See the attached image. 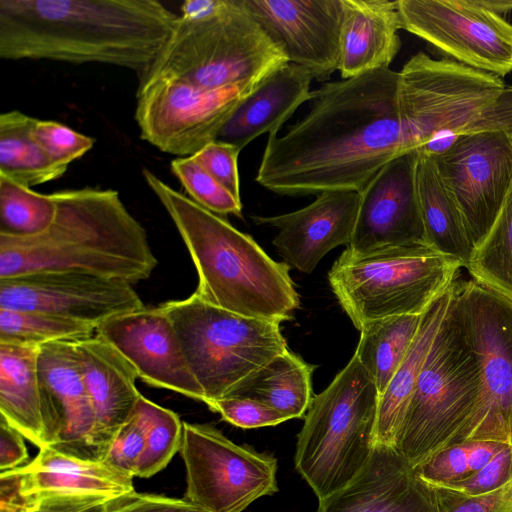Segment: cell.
Segmentation results:
<instances>
[{"label": "cell", "mask_w": 512, "mask_h": 512, "mask_svg": "<svg viewBox=\"0 0 512 512\" xmlns=\"http://www.w3.org/2000/svg\"><path fill=\"white\" fill-rule=\"evenodd\" d=\"M309 112L281 137L269 135L256 181L280 195L361 192L406 153L399 72L390 68L327 82Z\"/></svg>", "instance_id": "obj_1"}, {"label": "cell", "mask_w": 512, "mask_h": 512, "mask_svg": "<svg viewBox=\"0 0 512 512\" xmlns=\"http://www.w3.org/2000/svg\"><path fill=\"white\" fill-rule=\"evenodd\" d=\"M178 14L157 0H0V58L143 72Z\"/></svg>", "instance_id": "obj_2"}, {"label": "cell", "mask_w": 512, "mask_h": 512, "mask_svg": "<svg viewBox=\"0 0 512 512\" xmlns=\"http://www.w3.org/2000/svg\"><path fill=\"white\" fill-rule=\"evenodd\" d=\"M51 225L28 238L0 235V279L45 271L78 272L134 285L158 264L144 227L113 189L53 192Z\"/></svg>", "instance_id": "obj_3"}, {"label": "cell", "mask_w": 512, "mask_h": 512, "mask_svg": "<svg viewBox=\"0 0 512 512\" xmlns=\"http://www.w3.org/2000/svg\"><path fill=\"white\" fill-rule=\"evenodd\" d=\"M143 177L176 226L198 274L195 294L229 312L281 323L300 300L290 266L273 260L248 234L175 190L152 171Z\"/></svg>", "instance_id": "obj_4"}, {"label": "cell", "mask_w": 512, "mask_h": 512, "mask_svg": "<svg viewBox=\"0 0 512 512\" xmlns=\"http://www.w3.org/2000/svg\"><path fill=\"white\" fill-rule=\"evenodd\" d=\"M289 63L241 0H187L139 85L158 79L205 89L259 85Z\"/></svg>", "instance_id": "obj_5"}, {"label": "cell", "mask_w": 512, "mask_h": 512, "mask_svg": "<svg viewBox=\"0 0 512 512\" xmlns=\"http://www.w3.org/2000/svg\"><path fill=\"white\" fill-rule=\"evenodd\" d=\"M483 398L481 364L462 327L452 289L395 448L412 467L418 465L453 444L479 413Z\"/></svg>", "instance_id": "obj_6"}, {"label": "cell", "mask_w": 512, "mask_h": 512, "mask_svg": "<svg viewBox=\"0 0 512 512\" xmlns=\"http://www.w3.org/2000/svg\"><path fill=\"white\" fill-rule=\"evenodd\" d=\"M379 392L353 355L321 393L313 396L297 436L294 463L318 500L347 486L376 445Z\"/></svg>", "instance_id": "obj_7"}, {"label": "cell", "mask_w": 512, "mask_h": 512, "mask_svg": "<svg viewBox=\"0 0 512 512\" xmlns=\"http://www.w3.org/2000/svg\"><path fill=\"white\" fill-rule=\"evenodd\" d=\"M459 261L428 245L356 256L346 249L328 272L330 287L358 329L372 321L422 315L456 280Z\"/></svg>", "instance_id": "obj_8"}, {"label": "cell", "mask_w": 512, "mask_h": 512, "mask_svg": "<svg viewBox=\"0 0 512 512\" xmlns=\"http://www.w3.org/2000/svg\"><path fill=\"white\" fill-rule=\"evenodd\" d=\"M159 306L177 332L205 404L228 397L249 376L288 350L279 322L229 312L195 293Z\"/></svg>", "instance_id": "obj_9"}, {"label": "cell", "mask_w": 512, "mask_h": 512, "mask_svg": "<svg viewBox=\"0 0 512 512\" xmlns=\"http://www.w3.org/2000/svg\"><path fill=\"white\" fill-rule=\"evenodd\" d=\"M506 86L501 77L455 60L412 56L399 71L405 152L446 150Z\"/></svg>", "instance_id": "obj_10"}, {"label": "cell", "mask_w": 512, "mask_h": 512, "mask_svg": "<svg viewBox=\"0 0 512 512\" xmlns=\"http://www.w3.org/2000/svg\"><path fill=\"white\" fill-rule=\"evenodd\" d=\"M453 302L481 364L484 398L452 445L488 440L512 447V300L471 279L455 280Z\"/></svg>", "instance_id": "obj_11"}, {"label": "cell", "mask_w": 512, "mask_h": 512, "mask_svg": "<svg viewBox=\"0 0 512 512\" xmlns=\"http://www.w3.org/2000/svg\"><path fill=\"white\" fill-rule=\"evenodd\" d=\"M186 470L184 500L203 512H243L277 492V460L237 445L206 424L183 422L179 450Z\"/></svg>", "instance_id": "obj_12"}, {"label": "cell", "mask_w": 512, "mask_h": 512, "mask_svg": "<svg viewBox=\"0 0 512 512\" xmlns=\"http://www.w3.org/2000/svg\"><path fill=\"white\" fill-rule=\"evenodd\" d=\"M257 86L205 89L174 79L139 85L135 120L140 137L164 153L192 156L217 139L238 106Z\"/></svg>", "instance_id": "obj_13"}, {"label": "cell", "mask_w": 512, "mask_h": 512, "mask_svg": "<svg viewBox=\"0 0 512 512\" xmlns=\"http://www.w3.org/2000/svg\"><path fill=\"white\" fill-rule=\"evenodd\" d=\"M401 29L456 62L503 77L512 71V24L478 0H396Z\"/></svg>", "instance_id": "obj_14"}, {"label": "cell", "mask_w": 512, "mask_h": 512, "mask_svg": "<svg viewBox=\"0 0 512 512\" xmlns=\"http://www.w3.org/2000/svg\"><path fill=\"white\" fill-rule=\"evenodd\" d=\"M431 157L476 248L512 189V134L495 131L462 135Z\"/></svg>", "instance_id": "obj_15"}, {"label": "cell", "mask_w": 512, "mask_h": 512, "mask_svg": "<svg viewBox=\"0 0 512 512\" xmlns=\"http://www.w3.org/2000/svg\"><path fill=\"white\" fill-rule=\"evenodd\" d=\"M145 307L132 285L99 276L45 271L0 279V308L104 322Z\"/></svg>", "instance_id": "obj_16"}, {"label": "cell", "mask_w": 512, "mask_h": 512, "mask_svg": "<svg viewBox=\"0 0 512 512\" xmlns=\"http://www.w3.org/2000/svg\"><path fill=\"white\" fill-rule=\"evenodd\" d=\"M419 153L409 151L385 164L360 192L352 239L356 256L407 245H427L416 186Z\"/></svg>", "instance_id": "obj_17"}, {"label": "cell", "mask_w": 512, "mask_h": 512, "mask_svg": "<svg viewBox=\"0 0 512 512\" xmlns=\"http://www.w3.org/2000/svg\"><path fill=\"white\" fill-rule=\"evenodd\" d=\"M289 62L325 81L338 70L344 0H241Z\"/></svg>", "instance_id": "obj_18"}, {"label": "cell", "mask_w": 512, "mask_h": 512, "mask_svg": "<svg viewBox=\"0 0 512 512\" xmlns=\"http://www.w3.org/2000/svg\"><path fill=\"white\" fill-rule=\"evenodd\" d=\"M37 372L47 447L100 461L93 445L94 410L74 341L39 346Z\"/></svg>", "instance_id": "obj_19"}, {"label": "cell", "mask_w": 512, "mask_h": 512, "mask_svg": "<svg viewBox=\"0 0 512 512\" xmlns=\"http://www.w3.org/2000/svg\"><path fill=\"white\" fill-rule=\"evenodd\" d=\"M95 332L119 351L148 385L204 402L177 332L160 306L119 315Z\"/></svg>", "instance_id": "obj_20"}, {"label": "cell", "mask_w": 512, "mask_h": 512, "mask_svg": "<svg viewBox=\"0 0 512 512\" xmlns=\"http://www.w3.org/2000/svg\"><path fill=\"white\" fill-rule=\"evenodd\" d=\"M360 192L328 191L311 204L277 216H251L258 225L279 229L272 240L277 253L290 267L311 273L333 248L349 245L358 214Z\"/></svg>", "instance_id": "obj_21"}, {"label": "cell", "mask_w": 512, "mask_h": 512, "mask_svg": "<svg viewBox=\"0 0 512 512\" xmlns=\"http://www.w3.org/2000/svg\"><path fill=\"white\" fill-rule=\"evenodd\" d=\"M317 512H440L434 488L391 446L377 444L362 471L319 500Z\"/></svg>", "instance_id": "obj_22"}, {"label": "cell", "mask_w": 512, "mask_h": 512, "mask_svg": "<svg viewBox=\"0 0 512 512\" xmlns=\"http://www.w3.org/2000/svg\"><path fill=\"white\" fill-rule=\"evenodd\" d=\"M94 415L93 445L104 461L120 428L132 416L141 394L134 367L98 334L74 341Z\"/></svg>", "instance_id": "obj_23"}, {"label": "cell", "mask_w": 512, "mask_h": 512, "mask_svg": "<svg viewBox=\"0 0 512 512\" xmlns=\"http://www.w3.org/2000/svg\"><path fill=\"white\" fill-rule=\"evenodd\" d=\"M311 74L287 63L267 76L238 106L216 140L242 150L258 136L277 134L304 102L311 100Z\"/></svg>", "instance_id": "obj_24"}, {"label": "cell", "mask_w": 512, "mask_h": 512, "mask_svg": "<svg viewBox=\"0 0 512 512\" xmlns=\"http://www.w3.org/2000/svg\"><path fill=\"white\" fill-rule=\"evenodd\" d=\"M396 1L344 0L340 62L342 79L389 68L401 48Z\"/></svg>", "instance_id": "obj_25"}, {"label": "cell", "mask_w": 512, "mask_h": 512, "mask_svg": "<svg viewBox=\"0 0 512 512\" xmlns=\"http://www.w3.org/2000/svg\"><path fill=\"white\" fill-rule=\"evenodd\" d=\"M16 470L21 476L20 491L26 497L43 492L117 497L134 490L132 475L105 462L80 459L50 447L39 449L31 462Z\"/></svg>", "instance_id": "obj_26"}, {"label": "cell", "mask_w": 512, "mask_h": 512, "mask_svg": "<svg viewBox=\"0 0 512 512\" xmlns=\"http://www.w3.org/2000/svg\"><path fill=\"white\" fill-rule=\"evenodd\" d=\"M39 347L0 343V418L47 447L37 372Z\"/></svg>", "instance_id": "obj_27"}, {"label": "cell", "mask_w": 512, "mask_h": 512, "mask_svg": "<svg viewBox=\"0 0 512 512\" xmlns=\"http://www.w3.org/2000/svg\"><path fill=\"white\" fill-rule=\"evenodd\" d=\"M454 283V282H453ZM453 284L422 314L417 334L386 390L379 395L376 445L395 448L404 416L433 340L447 312Z\"/></svg>", "instance_id": "obj_28"}, {"label": "cell", "mask_w": 512, "mask_h": 512, "mask_svg": "<svg viewBox=\"0 0 512 512\" xmlns=\"http://www.w3.org/2000/svg\"><path fill=\"white\" fill-rule=\"evenodd\" d=\"M416 186L427 245L466 268L474 245L457 205L442 183L434 159L424 153L418 156Z\"/></svg>", "instance_id": "obj_29"}, {"label": "cell", "mask_w": 512, "mask_h": 512, "mask_svg": "<svg viewBox=\"0 0 512 512\" xmlns=\"http://www.w3.org/2000/svg\"><path fill=\"white\" fill-rule=\"evenodd\" d=\"M314 369V365L288 349L249 376L228 397L250 398L279 411L289 420L300 418L313 399Z\"/></svg>", "instance_id": "obj_30"}, {"label": "cell", "mask_w": 512, "mask_h": 512, "mask_svg": "<svg viewBox=\"0 0 512 512\" xmlns=\"http://www.w3.org/2000/svg\"><path fill=\"white\" fill-rule=\"evenodd\" d=\"M36 118L18 110L0 115V175L32 188L62 177L68 166L50 158L33 140Z\"/></svg>", "instance_id": "obj_31"}, {"label": "cell", "mask_w": 512, "mask_h": 512, "mask_svg": "<svg viewBox=\"0 0 512 512\" xmlns=\"http://www.w3.org/2000/svg\"><path fill=\"white\" fill-rule=\"evenodd\" d=\"M422 315H402L365 324L354 355L381 395L404 360Z\"/></svg>", "instance_id": "obj_32"}, {"label": "cell", "mask_w": 512, "mask_h": 512, "mask_svg": "<svg viewBox=\"0 0 512 512\" xmlns=\"http://www.w3.org/2000/svg\"><path fill=\"white\" fill-rule=\"evenodd\" d=\"M466 268L473 280L512 300V189Z\"/></svg>", "instance_id": "obj_33"}, {"label": "cell", "mask_w": 512, "mask_h": 512, "mask_svg": "<svg viewBox=\"0 0 512 512\" xmlns=\"http://www.w3.org/2000/svg\"><path fill=\"white\" fill-rule=\"evenodd\" d=\"M57 210L54 194H42L0 175V235L28 238L45 231Z\"/></svg>", "instance_id": "obj_34"}, {"label": "cell", "mask_w": 512, "mask_h": 512, "mask_svg": "<svg viewBox=\"0 0 512 512\" xmlns=\"http://www.w3.org/2000/svg\"><path fill=\"white\" fill-rule=\"evenodd\" d=\"M90 324L36 311L0 308V343L36 346L93 335Z\"/></svg>", "instance_id": "obj_35"}, {"label": "cell", "mask_w": 512, "mask_h": 512, "mask_svg": "<svg viewBox=\"0 0 512 512\" xmlns=\"http://www.w3.org/2000/svg\"><path fill=\"white\" fill-rule=\"evenodd\" d=\"M135 413L145 428L146 441L134 476L148 478L163 470L180 450L183 422L173 411L142 395Z\"/></svg>", "instance_id": "obj_36"}, {"label": "cell", "mask_w": 512, "mask_h": 512, "mask_svg": "<svg viewBox=\"0 0 512 512\" xmlns=\"http://www.w3.org/2000/svg\"><path fill=\"white\" fill-rule=\"evenodd\" d=\"M171 171L191 199L203 208L215 214L242 216L241 199L213 178L193 156L174 159Z\"/></svg>", "instance_id": "obj_37"}, {"label": "cell", "mask_w": 512, "mask_h": 512, "mask_svg": "<svg viewBox=\"0 0 512 512\" xmlns=\"http://www.w3.org/2000/svg\"><path fill=\"white\" fill-rule=\"evenodd\" d=\"M31 136L36 144L54 161L68 166L89 152L95 139L67 125L52 120H35Z\"/></svg>", "instance_id": "obj_38"}, {"label": "cell", "mask_w": 512, "mask_h": 512, "mask_svg": "<svg viewBox=\"0 0 512 512\" xmlns=\"http://www.w3.org/2000/svg\"><path fill=\"white\" fill-rule=\"evenodd\" d=\"M206 405L226 422L243 429L275 426L289 420L266 404L246 397H226Z\"/></svg>", "instance_id": "obj_39"}, {"label": "cell", "mask_w": 512, "mask_h": 512, "mask_svg": "<svg viewBox=\"0 0 512 512\" xmlns=\"http://www.w3.org/2000/svg\"><path fill=\"white\" fill-rule=\"evenodd\" d=\"M468 441L444 448L414 466V472L431 486L461 480L470 475Z\"/></svg>", "instance_id": "obj_40"}, {"label": "cell", "mask_w": 512, "mask_h": 512, "mask_svg": "<svg viewBox=\"0 0 512 512\" xmlns=\"http://www.w3.org/2000/svg\"><path fill=\"white\" fill-rule=\"evenodd\" d=\"M512 476V447L507 446L485 467L461 480L432 486L464 497L488 494L502 486Z\"/></svg>", "instance_id": "obj_41"}, {"label": "cell", "mask_w": 512, "mask_h": 512, "mask_svg": "<svg viewBox=\"0 0 512 512\" xmlns=\"http://www.w3.org/2000/svg\"><path fill=\"white\" fill-rule=\"evenodd\" d=\"M240 151L234 145L214 140L192 156L213 178L241 199L238 173Z\"/></svg>", "instance_id": "obj_42"}, {"label": "cell", "mask_w": 512, "mask_h": 512, "mask_svg": "<svg viewBox=\"0 0 512 512\" xmlns=\"http://www.w3.org/2000/svg\"><path fill=\"white\" fill-rule=\"evenodd\" d=\"M145 441V428L134 410L117 433L103 462L134 477Z\"/></svg>", "instance_id": "obj_43"}, {"label": "cell", "mask_w": 512, "mask_h": 512, "mask_svg": "<svg viewBox=\"0 0 512 512\" xmlns=\"http://www.w3.org/2000/svg\"><path fill=\"white\" fill-rule=\"evenodd\" d=\"M440 512H512V476L496 490L477 497H464L433 487Z\"/></svg>", "instance_id": "obj_44"}, {"label": "cell", "mask_w": 512, "mask_h": 512, "mask_svg": "<svg viewBox=\"0 0 512 512\" xmlns=\"http://www.w3.org/2000/svg\"><path fill=\"white\" fill-rule=\"evenodd\" d=\"M111 498L89 493L43 492L29 496L22 512H109Z\"/></svg>", "instance_id": "obj_45"}, {"label": "cell", "mask_w": 512, "mask_h": 512, "mask_svg": "<svg viewBox=\"0 0 512 512\" xmlns=\"http://www.w3.org/2000/svg\"><path fill=\"white\" fill-rule=\"evenodd\" d=\"M109 512H203L184 499L138 493L135 490L111 498Z\"/></svg>", "instance_id": "obj_46"}, {"label": "cell", "mask_w": 512, "mask_h": 512, "mask_svg": "<svg viewBox=\"0 0 512 512\" xmlns=\"http://www.w3.org/2000/svg\"><path fill=\"white\" fill-rule=\"evenodd\" d=\"M24 436L0 418V472L18 468L28 460Z\"/></svg>", "instance_id": "obj_47"}, {"label": "cell", "mask_w": 512, "mask_h": 512, "mask_svg": "<svg viewBox=\"0 0 512 512\" xmlns=\"http://www.w3.org/2000/svg\"><path fill=\"white\" fill-rule=\"evenodd\" d=\"M21 476L15 469L0 474V512H22L28 497L20 491Z\"/></svg>", "instance_id": "obj_48"}, {"label": "cell", "mask_w": 512, "mask_h": 512, "mask_svg": "<svg viewBox=\"0 0 512 512\" xmlns=\"http://www.w3.org/2000/svg\"><path fill=\"white\" fill-rule=\"evenodd\" d=\"M470 443L468 465L470 475L485 467L499 452L508 445L497 441L474 440Z\"/></svg>", "instance_id": "obj_49"}, {"label": "cell", "mask_w": 512, "mask_h": 512, "mask_svg": "<svg viewBox=\"0 0 512 512\" xmlns=\"http://www.w3.org/2000/svg\"><path fill=\"white\" fill-rule=\"evenodd\" d=\"M485 8L501 15L512 11V0H478Z\"/></svg>", "instance_id": "obj_50"}]
</instances>
